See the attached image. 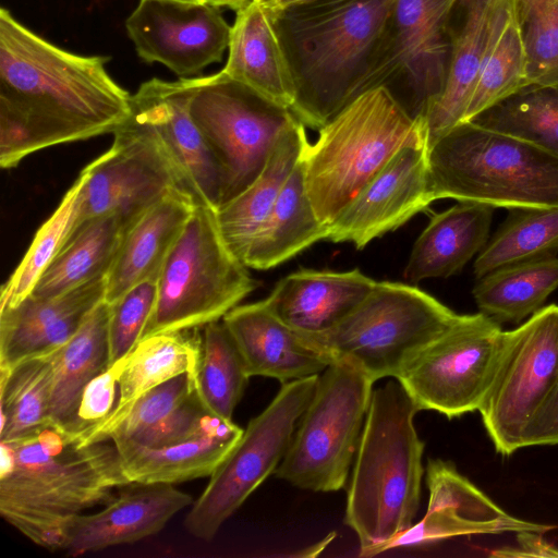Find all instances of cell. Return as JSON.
<instances>
[{
	"label": "cell",
	"instance_id": "ab89813d",
	"mask_svg": "<svg viewBox=\"0 0 558 558\" xmlns=\"http://www.w3.org/2000/svg\"><path fill=\"white\" fill-rule=\"evenodd\" d=\"M471 122L534 142L558 156L556 89L527 87Z\"/></svg>",
	"mask_w": 558,
	"mask_h": 558
},
{
	"label": "cell",
	"instance_id": "681fc988",
	"mask_svg": "<svg viewBox=\"0 0 558 558\" xmlns=\"http://www.w3.org/2000/svg\"><path fill=\"white\" fill-rule=\"evenodd\" d=\"M333 535H335L333 533L330 534L329 536H327L326 538H324L319 543L311 546L310 548H306L304 553H299L296 555L298 556H305V557H315V556H317L330 543V541L332 539Z\"/></svg>",
	"mask_w": 558,
	"mask_h": 558
},
{
	"label": "cell",
	"instance_id": "e575fe53",
	"mask_svg": "<svg viewBox=\"0 0 558 558\" xmlns=\"http://www.w3.org/2000/svg\"><path fill=\"white\" fill-rule=\"evenodd\" d=\"M0 373V440L19 438L51 427V354L23 360Z\"/></svg>",
	"mask_w": 558,
	"mask_h": 558
},
{
	"label": "cell",
	"instance_id": "8fae6325",
	"mask_svg": "<svg viewBox=\"0 0 558 558\" xmlns=\"http://www.w3.org/2000/svg\"><path fill=\"white\" fill-rule=\"evenodd\" d=\"M190 112L221 170V206L253 183L283 131L296 119L288 108L220 71L198 76Z\"/></svg>",
	"mask_w": 558,
	"mask_h": 558
},
{
	"label": "cell",
	"instance_id": "816d5d0a",
	"mask_svg": "<svg viewBox=\"0 0 558 558\" xmlns=\"http://www.w3.org/2000/svg\"><path fill=\"white\" fill-rule=\"evenodd\" d=\"M165 1L185 3V4L207 3V0H165Z\"/></svg>",
	"mask_w": 558,
	"mask_h": 558
},
{
	"label": "cell",
	"instance_id": "f1b7e54d",
	"mask_svg": "<svg viewBox=\"0 0 558 558\" xmlns=\"http://www.w3.org/2000/svg\"><path fill=\"white\" fill-rule=\"evenodd\" d=\"M110 313L111 305L101 301L76 333L50 353L53 378L49 421L68 442L77 432V413L85 387L109 367Z\"/></svg>",
	"mask_w": 558,
	"mask_h": 558
},
{
	"label": "cell",
	"instance_id": "ba28073f",
	"mask_svg": "<svg viewBox=\"0 0 558 558\" xmlns=\"http://www.w3.org/2000/svg\"><path fill=\"white\" fill-rule=\"evenodd\" d=\"M459 315L416 287L377 281L339 324L320 333H301L333 361L355 365L376 383L396 379Z\"/></svg>",
	"mask_w": 558,
	"mask_h": 558
},
{
	"label": "cell",
	"instance_id": "5b68a950",
	"mask_svg": "<svg viewBox=\"0 0 558 558\" xmlns=\"http://www.w3.org/2000/svg\"><path fill=\"white\" fill-rule=\"evenodd\" d=\"M307 144L302 161L307 195L329 226L404 146L427 145V122L412 118L387 85L356 96Z\"/></svg>",
	"mask_w": 558,
	"mask_h": 558
},
{
	"label": "cell",
	"instance_id": "7a4b0ae2",
	"mask_svg": "<svg viewBox=\"0 0 558 558\" xmlns=\"http://www.w3.org/2000/svg\"><path fill=\"white\" fill-rule=\"evenodd\" d=\"M0 514L47 549H59L72 518L131 483L112 441L78 446L47 427L0 440Z\"/></svg>",
	"mask_w": 558,
	"mask_h": 558
},
{
	"label": "cell",
	"instance_id": "d4e9b609",
	"mask_svg": "<svg viewBox=\"0 0 558 558\" xmlns=\"http://www.w3.org/2000/svg\"><path fill=\"white\" fill-rule=\"evenodd\" d=\"M202 348L199 328L162 332L140 340L123 359L112 411L74 444L86 446L110 441L111 433L144 393L182 374L197 378Z\"/></svg>",
	"mask_w": 558,
	"mask_h": 558
},
{
	"label": "cell",
	"instance_id": "4316f807",
	"mask_svg": "<svg viewBox=\"0 0 558 558\" xmlns=\"http://www.w3.org/2000/svg\"><path fill=\"white\" fill-rule=\"evenodd\" d=\"M196 206L187 192L174 189L128 229L106 276L107 303L113 304L132 288L158 279Z\"/></svg>",
	"mask_w": 558,
	"mask_h": 558
},
{
	"label": "cell",
	"instance_id": "52a82bcc",
	"mask_svg": "<svg viewBox=\"0 0 558 558\" xmlns=\"http://www.w3.org/2000/svg\"><path fill=\"white\" fill-rule=\"evenodd\" d=\"M247 268L223 240L216 210L197 205L158 277L141 340L222 319L257 286Z\"/></svg>",
	"mask_w": 558,
	"mask_h": 558
},
{
	"label": "cell",
	"instance_id": "f35d334b",
	"mask_svg": "<svg viewBox=\"0 0 558 558\" xmlns=\"http://www.w3.org/2000/svg\"><path fill=\"white\" fill-rule=\"evenodd\" d=\"M82 183L80 174L53 214L38 229L23 259L1 288L0 310L13 307L26 299L66 243L75 225Z\"/></svg>",
	"mask_w": 558,
	"mask_h": 558
},
{
	"label": "cell",
	"instance_id": "2e32d148",
	"mask_svg": "<svg viewBox=\"0 0 558 558\" xmlns=\"http://www.w3.org/2000/svg\"><path fill=\"white\" fill-rule=\"evenodd\" d=\"M197 83L198 77L174 82L154 77L142 83L131 95L129 118L158 138L196 204L217 210L223 199V177L190 112Z\"/></svg>",
	"mask_w": 558,
	"mask_h": 558
},
{
	"label": "cell",
	"instance_id": "7402d4cb",
	"mask_svg": "<svg viewBox=\"0 0 558 558\" xmlns=\"http://www.w3.org/2000/svg\"><path fill=\"white\" fill-rule=\"evenodd\" d=\"M517 0H462L444 86L427 112V147L462 122L480 72Z\"/></svg>",
	"mask_w": 558,
	"mask_h": 558
},
{
	"label": "cell",
	"instance_id": "5bb4252c",
	"mask_svg": "<svg viewBox=\"0 0 558 558\" xmlns=\"http://www.w3.org/2000/svg\"><path fill=\"white\" fill-rule=\"evenodd\" d=\"M113 135L111 147L80 173L83 183L72 233L87 220L107 215L134 223L170 191H185L150 131L128 117Z\"/></svg>",
	"mask_w": 558,
	"mask_h": 558
},
{
	"label": "cell",
	"instance_id": "277c9868",
	"mask_svg": "<svg viewBox=\"0 0 558 558\" xmlns=\"http://www.w3.org/2000/svg\"><path fill=\"white\" fill-rule=\"evenodd\" d=\"M418 409L397 379L373 389L348 485L344 522L360 556L386 551L414 524L420 508L425 444Z\"/></svg>",
	"mask_w": 558,
	"mask_h": 558
},
{
	"label": "cell",
	"instance_id": "44dd1931",
	"mask_svg": "<svg viewBox=\"0 0 558 558\" xmlns=\"http://www.w3.org/2000/svg\"><path fill=\"white\" fill-rule=\"evenodd\" d=\"M105 293L102 276L54 298L28 295L20 304L0 310V371L63 345L105 300Z\"/></svg>",
	"mask_w": 558,
	"mask_h": 558
},
{
	"label": "cell",
	"instance_id": "4fadbf2b",
	"mask_svg": "<svg viewBox=\"0 0 558 558\" xmlns=\"http://www.w3.org/2000/svg\"><path fill=\"white\" fill-rule=\"evenodd\" d=\"M504 330L483 313L459 315L396 378L418 411L449 420L478 411L492 380Z\"/></svg>",
	"mask_w": 558,
	"mask_h": 558
},
{
	"label": "cell",
	"instance_id": "60d3db41",
	"mask_svg": "<svg viewBox=\"0 0 558 558\" xmlns=\"http://www.w3.org/2000/svg\"><path fill=\"white\" fill-rule=\"evenodd\" d=\"M531 86L558 90V0H518Z\"/></svg>",
	"mask_w": 558,
	"mask_h": 558
},
{
	"label": "cell",
	"instance_id": "ffe728a7",
	"mask_svg": "<svg viewBox=\"0 0 558 558\" xmlns=\"http://www.w3.org/2000/svg\"><path fill=\"white\" fill-rule=\"evenodd\" d=\"M193 497L167 483H130L93 514H77L63 530L60 550L78 556L159 533Z\"/></svg>",
	"mask_w": 558,
	"mask_h": 558
},
{
	"label": "cell",
	"instance_id": "f907efd6",
	"mask_svg": "<svg viewBox=\"0 0 558 558\" xmlns=\"http://www.w3.org/2000/svg\"><path fill=\"white\" fill-rule=\"evenodd\" d=\"M248 1L250 0H207V3L218 8L227 7L234 11H238L239 9L244 7Z\"/></svg>",
	"mask_w": 558,
	"mask_h": 558
},
{
	"label": "cell",
	"instance_id": "603a6c76",
	"mask_svg": "<svg viewBox=\"0 0 558 558\" xmlns=\"http://www.w3.org/2000/svg\"><path fill=\"white\" fill-rule=\"evenodd\" d=\"M222 320L250 377H269L286 384L319 375L333 362L329 354L276 316L265 300L238 305Z\"/></svg>",
	"mask_w": 558,
	"mask_h": 558
},
{
	"label": "cell",
	"instance_id": "8992f818",
	"mask_svg": "<svg viewBox=\"0 0 558 558\" xmlns=\"http://www.w3.org/2000/svg\"><path fill=\"white\" fill-rule=\"evenodd\" d=\"M433 202L558 207V156L534 142L462 122L427 147Z\"/></svg>",
	"mask_w": 558,
	"mask_h": 558
},
{
	"label": "cell",
	"instance_id": "ee69618b",
	"mask_svg": "<svg viewBox=\"0 0 558 558\" xmlns=\"http://www.w3.org/2000/svg\"><path fill=\"white\" fill-rule=\"evenodd\" d=\"M197 378L179 375L144 393L109 436L112 442L133 438L156 425L196 388Z\"/></svg>",
	"mask_w": 558,
	"mask_h": 558
},
{
	"label": "cell",
	"instance_id": "cb8c5ba5",
	"mask_svg": "<svg viewBox=\"0 0 558 558\" xmlns=\"http://www.w3.org/2000/svg\"><path fill=\"white\" fill-rule=\"evenodd\" d=\"M220 72L293 112L298 100L294 72L275 13L264 0L235 11L228 58Z\"/></svg>",
	"mask_w": 558,
	"mask_h": 558
},
{
	"label": "cell",
	"instance_id": "7bdbcfd3",
	"mask_svg": "<svg viewBox=\"0 0 558 558\" xmlns=\"http://www.w3.org/2000/svg\"><path fill=\"white\" fill-rule=\"evenodd\" d=\"M222 420L205 407L195 388L181 404L156 425L131 439L113 444L148 448L168 447L197 437Z\"/></svg>",
	"mask_w": 558,
	"mask_h": 558
},
{
	"label": "cell",
	"instance_id": "30bf717a",
	"mask_svg": "<svg viewBox=\"0 0 558 558\" xmlns=\"http://www.w3.org/2000/svg\"><path fill=\"white\" fill-rule=\"evenodd\" d=\"M319 375L282 384L271 402L244 429L240 440L210 475L185 517L195 538L210 542L222 524L279 466Z\"/></svg>",
	"mask_w": 558,
	"mask_h": 558
},
{
	"label": "cell",
	"instance_id": "bcb514c9",
	"mask_svg": "<svg viewBox=\"0 0 558 558\" xmlns=\"http://www.w3.org/2000/svg\"><path fill=\"white\" fill-rule=\"evenodd\" d=\"M556 445H558V386L526 425L521 436V448Z\"/></svg>",
	"mask_w": 558,
	"mask_h": 558
},
{
	"label": "cell",
	"instance_id": "8d00e7d4",
	"mask_svg": "<svg viewBox=\"0 0 558 558\" xmlns=\"http://www.w3.org/2000/svg\"><path fill=\"white\" fill-rule=\"evenodd\" d=\"M530 86L527 57L517 0L480 72L462 122L473 121Z\"/></svg>",
	"mask_w": 558,
	"mask_h": 558
},
{
	"label": "cell",
	"instance_id": "7dc6e473",
	"mask_svg": "<svg viewBox=\"0 0 558 558\" xmlns=\"http://www.w3.org/2000/svg\"><path fill=\"white\" fill-rule=\"evenodd\" d=\"M489 556L499 558H549L558 557V547L549 543L539 532L517 533V544L494 549Z\"/></svg>",
	"mask_w": 558,
	"mask_h": 558
},
{
	"label": "cell",
	"instance_id": "7c38bea8",
	"mask_svg": "<svg viewBox=\"0 0 558 558\" xmlns=\"http://www.w3.org/2000/svg\"><path fill=\"white\" fill-rule=\"evenodd\" d=\"M558 386V305L550 304L523 324L504 330L490 384L478 412L495 450L508 457Z\"/></svg>",
	"mask_w": 558,
	"mask_h": 558
},
{
	"label": "cell",
	"instance_id": "c3c4849f",
	"mask_svg": "<svg viewBox=\"0 0 558 558\" xmlns=\"http://www.w3.org/2000/svg\"><path fill=\"white\" fill-rule=\"evenodd\" d=\"M264 1L272 12H278V11H281V10L292 7V5L306 3V2H311V1H315V0H264Z\"/></svg>",
	"mask_w": 558,
	"mask_h": 558
},
{
	"label": "cell",
	"instance_id": "484cf974",
	"mask_svg": "<svg viewBox=\"0 0 558 558\" xmlns=\"http://www.w3.org/2000/svg\"><path fill=\"white\" fill-rule=\"evenodd\" d=\"M377 281L360 269H299L282 278L265 299L268 307L293 329L324 332L352 313Z\"/></svg>",
	"mask_w": 558,
	"mask_h": 558
},
{
	"label": "cell",
	"instance_id": "3957f363",
	"mask_svg": "<svg viewBox=\"0 0 558 558\" xmlns=\"http://www.w3.org/2000/svg\"><path fill=\"white\" fill-rule=\"evenodd\" d=\"M396 0H315L274 12L298 88L293 114L320 130L364 92Z\"/></svg>",
	"mask_w": 558,
	"mask_h": 558
},
{
	"label": "cell",
	"instance_id": "ac0fdd59",
	"mask_svg": "<svg viewBox=\"0 0 558 558\" xmlns=\"http://www.w3.org/2000/svg\"><path fill=\"white\" fill-rule=\"evenodd\" d=\"M433 203L426 144L402 147L328 226L327 240L364 248Z\"/></svg>",
	"mask_w": 558,
	"mask_h": 558
},
{
	"label": "cell",
	"instance_id": "9c48e42d",
	"mask_svg": "<svg viewBox=\"0 0 558 558\" xmlns=\"http://www.w3.org/2000/svg\"><path fill=\"white\" fill-rule=\"evenodd\" d=\"M375 381L355 365L336 360L319 374L276 477L301 489L344 487L357 450Z\"/></svg>",
	"mask_w": 558,
	"mask_h": 558
},
{
	"label": "cell",
	"instance_id": "83f0119b",
	"mask_svg": "<svg viewBox=\"0 0 558 558\" xmlns=\"http://www.w3.org/2000/svg\"><path fill=\"white\" fill-rule=\"evenodd\" d=\"M494 209L465 201L434 215L413 245L404 277L416 283L460 272L486 245Z\"/></svg>",
	"mask_w": 558,
	"mask_h": 558
},
{
	"label": "cell",
	"instance_id": "836d02e7",
	"mask_svg": "<svg viewBox=\"0 0 558 558\" xmlns=\"http://www.w3.org/2000/svg\"><path fill=\"white\" fill-rule=\"evenodd\" d=\"M558 288V257L505 266L477 279L472 294L481 313L495 322L520 323L543 307Z\"/></svg>",
	"mask_w": 558,
	"mask_h": 558
},
{
	"label": "cell",
	"instance_id": "1f68e13d",
	"mask_svg": "<svg viewBox=\"0 0 558 558\" xmlns=\"http://www.w3.org/2000/svg\"><path fill=\"white\" fill-rule=\"evenodd\" d=\"M327 238L328 226L318 219L307 195L301 158L268 216L254 234L243 263L248 268L267 270Z\"/></svg>",
	"mask_w": 558,
	"mask_h": 558
},
{
	"label": "cell",
	"instance_id": "d6986e66",
	"mask_svg": "<svg viewBox=\"0 0 558 558\" xmlns=\"http://www.w3.org/2000/svg\"><path fill=\"white\" fill-rule=\"evenodd\" d=\"M425 471L428 489L426 513L421 521L391 541L386 551L463 535L526 531L544 534L558 527L511 515L450 461L429 459Z\"/></svg>",
	"mask_w": 558,
	"mask_h": 558
},
{
	"label": "cell",
	"instance_id": "e0dca14e",
	"mask_svg": "<svg viewBox=\"0 0 558 558\" xmlns=\"http://www.w3.org/2000/svg\"><path fill=\"white\" fill-rule=\"evenodd\" d=\"M125 28L142 60L161 63L181 78L221 62L231 32L218 7L165 0H140Z\"/></svg>",
	"mask_w": 558,
	"mask_h": 558
},
{
	"label": "cell",
	"instance_id": "6da1fadb",
	"mask_svg": "<svg viewBox=\"0 0 558 558\" xmlns=\"http://www.w3.org/2000/svg\"><path fill=\"white\" fill-rule=\"evenodd\" d=\"M109 58L71 52L0 10V165L41 149L114 133L131 95L108 73Z\"/></svg>",
	"mask_w": 558,
	"mask_h": 558
},
{
	"label": "cell",
	"instance_id": "4dcf8cb0",
	"mask_svg": "<svg viewBox=\"0 0 558 558\" xmlns=\"http://www.w3.org/2000/svg\"><path fill=\"white\" fill-rule=\"evenodd\" d=\"M244 429L232 420L219 424L197 437L161 448L114 445L123 472L131 483L178 484L207 477L227 458Z\"/></svg>",
	"mask_w": 558,
	"mask_h": 558
},
{
	"label": "cell",
	"instance_id": "b9f144b4",
	"mask_svg": "<svg viewBox=\"0 0 558 558\" xmlns=\"http://www.w3.org/2000/svg\"><path fill=\"white\" fill-rule=\"evenodd\" d=\"M157 280L151 279L132 288L110 304L109 367L125 357L140 342L155 305Z\"/></svg>",
	"mask_w": 558,
	"mask_h": 558
},
{
	"label": "cell",
	"instance_id": "74e56055",
	"mask_svg": "<svg viewBox=\"0 0 558 558\" xmlns=\"http://www.w3.org/2000/svg\"><path fill=\"white\" fill-rule=\"evenodd\" d=\"M250 379L243 356L223 320L204 327L197 393L216 416L232 420Z\"/></svg>",
	"mask_w": 558,
	"mask_h": 558
},
{
	"label": "cell",
	"instance_id": "d590c367",
	"mask_svg": "<svg viewBox=\"0 0 558 558\" xmlns=\"http://www.w3.org/2000/svg\"><path fill=\"white\" fill-rule=\"evenodd\" d=\"M477 254L476 279L512 264L556 256L558 207L515 209Z\"/></svg>",
	"mask_w": 558,
	"mask_h": 558
},
{
	"label": "cell",
	"instance_id": "9a60e30c",
	"mask_svg": "<svg viewBox=\"0 0 558 558\" xmlns=\"http://www.w3.org/2000/svg\"><path fill=\"white\" fill-rule=\"evenodd\" d=\"M459 2L396 0L364 90L403 76L411 93L405 111L427 122L428 109L445 83L451 48L447 25Z\"/></svg>",
	"mask_w": 558,
	"mask_h": 558
},
{
	"label": "cell",
	"instance_id": "f546056e",
	"mask_svg": "<svg viewBox=\"0 0 558 558\" xmlns=\"http://www.w3.org/2000/svg\"><path fill=\"white\" fill-rule=\"evenodd\" d=\"M307 144L305 125L296 118L283 131L253 183L216 210L223 240L242 262L254 234L275 205Z\"/></svg>",
	"mask_w": 558,
	"mask_h": 558
},
{
	"label": "cell",
	"instance_id": "d6a6232c",
	"mask_svg": "<svg viewBox=\"0 0 558 558\" xmlns=\"http://www.w3.org/2000/svg\"><path fill=\"white\" fill-rule=\"evenodd\" d=\"M132 225L118 215L96 217L81 225L43 272L29 295L54 298L107 276Z\"/></svg>",
	"mask_w": 558,
	"mask_h": 558
},
{
	"label": "cell",
	"instance_id": "f6af8a7d",
	"mask_svg": "<svg viewBox=\"0 0 558 558\" xmlns=\"http://www.w3.org/2000/svg\"><path fill=\"white\" fill-rule=\"evenodd\" d=\"M123 359L96 376L85 387L77 413V432L70 439L71 444H74L83 433L98 425L112 411Z\"/></svg>",
	"mask_w": 558,
	"mask_h": 558
}]
</instances>
